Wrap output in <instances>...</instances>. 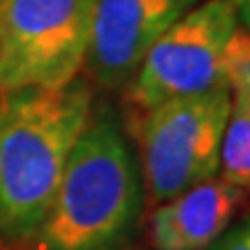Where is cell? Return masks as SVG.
Wrapping results in <instances>:
<instances>
[{"mask_svg":"<svg viewBox=\"0 0 250 250\" xmlns=\"http://www.w3.org/2000/svg\"><path fill=\"white\" fill-rule=\"evenodd\" d=\"M199 0H95L86 65L100 86H125L165 30Z\"/></svg>","mask_w":250,"mask_h":250,"instance_id":"obj_6","label":"cell"},{"mask_svg":"<svg viewBox=\"0 0 250 250\" xmlns=\"http://www.w3.org/2000/svg\"><path fill=\"white\" fill-rule=\"evenodd\" d=\"M229 90L169 100L134 121L142 186L153 206L218 176Z\"/></svg>","mask_w":250,"mask_h":250,"instance_id":"obj_5","label":"cell"},{"mask_svg":"<svg viewBox=\"0 0 250 250\" xmlns=\"http://www.w3.org/2000/svg\"><path fill=\"white\" fill-rule=\"evenodd\" d=\"M144 204L142 174L116 123L90 116L74 144L37 250H123Z\"/></svg>","mask_w":250,"mask_h":250,"instance_id":"obj_2","label":"cell"},{"mask_svg":"<svg viewBox=\"0 0 250 250\" xmlns=\"http://www.w3.org/2000/svg\"><path fill=\"white\" fill-rule=\"evenodd\" d=\"M223 81L225 88L234 90L250 83V28L236 26L223 51Z\"/></svg>","mask_w":250,"mask_h":250,"instance_id":"obj_9","label":"cell"},{"mask_svg":"<svg viewBox=\"0 0 250 250\" xmlns=\"http://www.w3.org/2000/svg\"><path fill=\"white\" fill-rule=\"evenodd\" d=\"M246 192L220 176L188 188L155 204L148 218V239L155 250H208L223 236Z\"/></svg>","mask_w":250,"mask_h":250,"instance_id":"obj_7","label":"cell"},{"mask_svg":"<svg viewBox=\"0 0 250 250\" xmlns=\"http://www.w3.org/2000/svg\"><path fill=\"white\" fill-rule=\"evenodd\" d=\"M234 7L236 17H239V23L246 28H250V0H227Z\"/></svg>","mask_w":250,"mask_h":250,"instance_id":"obj_11","label":"cell"},{"mask_svg":"<svg viewBox=\"0 0 250 250\" xmlns=\"http://www.w3.org/2000/svg\"><path fill=\"white\" fill-rule=\"evenodd\" d=\"M218 176L241 192H250V83L229 90Z\"/></svg>","mask_w":250,"mask_h":250,"instance_id":"obj_8","label":"cell"},{"mask_svg":"<svg viewBox=\"0 0 250 250\" xmlns=\"http://www.w3.org/2000/svg\"><path fill=\"white\" fill-rule=\"evenodd\" d=\"M208 250H250V215L227 229Z\"/></svg>","mask_w":250,"mask_h":250,"instance_id":"obj_10","label":"cell"},{"mask_svg":"<svg viewBox=\"0 0 250 250\" xmlns=\"http://www.w3.org/2000/svg\"><path fill=\"white\" fill-rule=\"evenodd\" d=\"M90 116L93 90L83 79L62 88L0 95V232L5 236L37 234Z\"/></svg>","mask_w":250,"mask_h":250,"instance_id":"obj_1","label":"cell"},{"mask_svg":"<svg viewBox=\"0 0 250 250\" xmlns=\"http://www.w3.org/2000/svg\"><path fill=\"white\" fill-rule=\"evenodd\" d=\"M93 7L95 0H0V95L79 79Z\"/></svg>","mask_w":250,"mask_h":250,"instance_id":"obj_3","label":"cell"},{"mask_svg":"<svg viewBox=\"0 0 250 250\" xmlns=\"http://www.w3.org/2000/svg\"><path fill=\"white\" fill-rule=\"evenodd\" d=\"M236 26L227 0H199L176 19L125 83L132 123L169 100L225 88L223 51Z\"/></svg>","mask_w":250,"mask_h":250,"instance_id":"obj_4","label":"cell"}]
</instances>
